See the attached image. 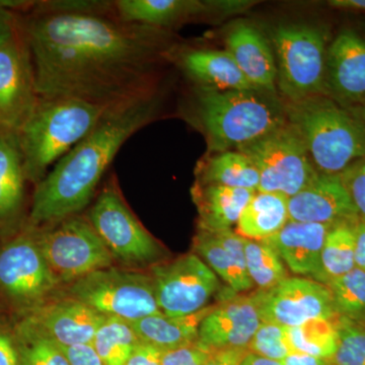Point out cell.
<instances>
[{
    "label": "cell",
    "mask_w": 365,
    "mask_h": 365,
    "mask_svg": "<svg viewBox=\"0 0 365 365\" xmlns=\"http://www.w3.org/2000/svg\"><path fill=\"white\" fill-rule=\"evenodd\" d=\"M328 4L334 9L365 14V0H332Z\"/></svg>",
    "instance_id": "46"
},
{
    "label": "cell",
    "mask_w": 365,
    "mask_h": 365,
    "mask_svg": "<svg viewBox=\"0 0 365 365\" xmlns=\"http://www.w3.org/2000/svg\"><path fill=\"white\" fill-rule=\"evenodd\" d=\"M19 30V14L0 9V47L13 39Z\"/></svg>",
    "instance_id": "41"
},
{
    "label": "cell",
    "mask_w": 365,
    "mask_h": 365,
    "mask_svg": "<svg viewBox=\"0 0 365 365\" xmlns=\"http://www.w3.org/2000/svg\"><path fill=\"white\" fill-rule=\"evenodd\" d=\"M256 192L196 182L192 193L198 209L199 230L207 232L232 230Z\"/></svg>",
    "instance_id": "24"
},
{
    "label": "cell",
    "mask_w": 365,
    "mask_h": 365,
    "mask_svg": "<svg viewBox=\"0 0 365 365\" xmlns=\"http://www.w3.org/2000/svg\"><path fill=\"white\" fill-rule=\"evenodd\" d=\"M212 307L189 316L173 317L160 313L132 322L139 340L163 352L193 344L198 341L199 327Z\"/></svg>",
    "instance_id": "25"
},
{
    "label": "cell",
    "mask_w": 365,
    "mask_h": 365,
    "mask_svg": "<svg viewBox=\"0 0 365 365\" xmlns=\"http://www.w3.org/2000/svg\"><path fill=\"white\" fill-rule=\"evenodd\" d=\"M227 51L253 88L277 95L275 55L255 26L237 24L227 37Z\"/></svg>",
    "instance_id": "21"
},
{
    "label": "cell",
    "mask_w": 365,
    "mask_h": 365,
    "mask_svg": "<svg viewBox=\"0 0 365 365\" xmlns=\"http://www.w3.org/2000/svg\"><path fill=\"white\" fill-rule=\"evenodd\" d=\"M241 365H281L279 361L264 359V357L259 356V355L254 354V353L248 352L246 355Z\"/></svg>",
    "instance_id": "47"
},
{
    "label": "cell",
    "mask_w": 365,
    "mask_h": 365,
    "mask_svg": "<svg viewBox=\"0 0 365 365\" xmlns=\"http://www.w3.org/2000/svg\"><path fill=\"white\" fill-rule=\"evenodd\" d=\"M158 111L155 96L108 110L97 126L36 185L30 225L39 228L78 215L91 202L101 180L132 135Z\"/></svg>",
    "instance_id": "2"
},
{
    "label": "cell",
    "mask_w": 365,
    "mask_h": 365,
    "mask_svg": "<svg viewBox=\"0 0 365 365\" xmlns=\"http://www.w3.org/2000/svg\"><path fill=\"white\" fill-rule=\"evenodd\" d=\"M245 251L250 279L258 290L272 288L289 277L284 262L265 241L246 239Z\"/></svg>",
    "instance_id": "34"
},
{
    "label": "cell",
    "mask_w": 365,
    "mask_h": 365,
    "mask_svg": "<svg viewBox=\"0 0 365 365\" xmlns=\"http://www.w3.org/2000/svg\"><path fill=\"white\" fill-rule=\"evenodd\" d=\"M253 162L260 176L258 191L289 197L319 176L304 140L289 123L239 150Z\"/></svg>",
    "instance_id": "7"
},
{
    "label": "cell",
    "mask_w": 365,
    "mask_h": 365,
    "mask_svg": "<svg viewBox=\"0 0 365 365\" xmlns=\"http://www.w3.org/2000/svg\"><path fill=\"white\" fill-rule=\"evenodd\" d=\"M338 316L365 328V272L352 269L327 283Z\"/></svg>",
    "instance_id": "33"
},
{
    "label": "cell",
    "mask_w": 365,
    "mask_h": 365,
    "mask_svg": "<svg viewBox=\"0 0 365 365\" xmlns=\"http://www.w3.org/2000/svg\"><path fill=\"white\" fill-rule=\"evenodd\" d=\"M39 98L32 58L20 29L0 47V131L18 134Z\"/></svg>",
    "instance_id": "14"
},
{
    "label": "cell",
    "mask_w": 365,
    "mask_h": 365,
    "mask_svg": "<svg viewBox=\"0 0 365 365\" xmlns=\"http://www.w3.org/2000/svg\"><path fill=\"white\" fill-rule=\"evenodd\" d=\"M339 344L332 365H365V328L338 317Z\"/></svg>",
    "instance_id": "36"
},
{
    "label": "cell",
    "mask_w": 365,
    "mask_h": 365,
    "mask_svg": "<svg viewBox=\"0 0 365 365\" xmlns=\"http://www.w3.org/2000/svg\"><path fill=\"white\" fill-rule=\"evenodd\" d=\"M262 319L253 295L234 297L212 307L199 327L198 342L216 351L248 349Z\"/></svg>",
    "instance_id": "16"
},
{
    "label": "cell",
    "mask_w": 365,
    "mask_h": 365,
    "mask_svg": "<svg viewBox=\"0 0 365 365\" xmlns=\"http://www.w3.org/2000/svg\"><path fill=\"white\" fill-rule=\"evenodd\" d=\"M59 283L35 235H19L0 251V289L16 304L40 306Z\"/></svg>",
    "instance_id": "12"
},
{
    "label": "cell",
    "mask_w": 365,
    "mask_h": 365,
    "mask_svg": "<svg viewBox=\"0 0 365 365\" xmlns=\"http://www.w3.org/2000/svg\"><path fill=\"white\" fill-rule=\"evenodd\" d=\"M284 104L288 123L299 132L319 174H342L365 158V112L325 95Z\"/></svg>",
    "instance_id": "4"
},
{
    "label": "cell",
    "mask_w": 365,
    "mask_h": 365,
    "mask_svg": "<svg viewBox=\"0 0 365 365\" xmlns=\"http://www.w3.org/2000/svg\"><path fill=\"white\" fill-rule=\"evenodd\" d=\"M357 220L337 223L329 230L322 251L321 268L314 280L326 285L355 268L354 225Z\"/></svg>",
    "instance_id": "29"
},
{
    "label": "cell",
    "mask_w": 365,
    "mask_h": 365,
    "mask_svg": "<svg viewBox=\"0 0 365 365\" xmlns=\"http://www.w3.org/2000/svg\"><path fill=\"white\" fill-rule=\"evenodd\" d=\"M249 350L244 348L213 351L205 365H241Z\"/></svg>",
    "instance_id": "42"
},
{
    "label": "cell",
    "mask_w": 365,
    "mask_h": 365,
    "mask_svg": "<svg viewBox=\"0 0 365 365\" xmlns=\"http://www.w3.org/2000/svg\"><path fill=\"white\" fill-rule=\"evenodd\" d=\"M139 341L130 322L107 317L91 345L104 365H125Z\"/></svg>",
    "instance_id": "31"
},
{
    "label": "cell",
    "mask_w": 365,
    "mask_h": 365,
    "mask_svg": "<svg viewBox=\"0 0 365 365\" xmlns=\"http://www.w3.org/2000/svg\"><path fill=\"white\" fill-rule=\"evenodd\" d=\"M111 108L74 98L40 97L33 114L16 134L26 181L39 184Z\"/></svg>",
    "instance_id": "5"
},
{
    "label": "cell",
    "mask_w": 365,
    "mask_h": 365,
    "mask_svg": "<svg viewBox=\"0 0 365 365\" xmlns=\"http://www.w3.org/2000/svg\"><path fill=\"white\" fill-rule=\"evenodd\" d=\"M276 88L283 102L326 96L327 35L307 24L277 26L272 34Z\"/></svg>",
    "instance_id": "6"
},
{
    "label": "cell",
    "mask_w": 365,
    "mask_h": 365,
    "mask_svg": "<svg viewBox=\"0 0 365 365\" xmlns=\"http://www.w3.org/2000/svg\"><path fill=\"white\" fill-rule=\"evenodd\" d=\"M88 220L113 258L144 265L160 257L158 242L137 220L114 185L101 192Z\"/></svg>",
    "instance_id": "10"
},
{
    "label": "cell",
    "mask_w": 365,
    "mask_h": 365,
    "mask_svg": "<svg viewBox=\"0 0 365 365\" xmlns=\"http://www.w3.org/2000/svg\"><path fill=\"white\" fill-rule=\"evenodd\" d=\"M354 235L355 268H359L365 272V222L359 218L354 225Z\"/></svg>",
    "instance_id": "44"
},
{
    "label": "cell",
    "mask_w": 365,
    "mask_h": 365,
    "mask_svg": "<svg viewBox=\"0 0 365 365\" xmlns=\"http://www.w3.org/2000/svg\"><path fill=\"white\" fill-rule=\"evenodd\" d=\"M39 97L115 107L153 97L168 34L118 19L113 1L36 2L19 14Z\"/></svg>",
    "instance_id": "1"
},
{
    "label": "cell",
    "mask_w": 365,
    "mask_h": 365,
    "mask_svg": "<svg viewBox=\"0 0 365 365\" xmlns=\"http://www.w3.org/2000/svg\"><path fill=\"white\" fill-rule=\"evenodd\" d=\"M359 220L365 222V158L352 163L340 174Z\"/></svg>",
    "instance_id": "37"
},
{
    "label": "cell",
    "mask_w": 365,
    "mask_h": 365,
    "mask_svg": "<svg viewBox=\"0 0 365 365\" xmlns=\"http://www.w3.org/2000/svg\"><path fill=\"white\" fill-rule=\"evenodd\" d=\"M71 297L106 317L132 322L162 313L150 275L106 268L71 283Z\"/></svg>",
    "instance_id": "8"
},
{
    "label": "cell",
    "mask_w": 365,
    "mask_h": 365,
    "mask_svg": "<svg viewBox=\"0 0 365 365\" xmlns=\"http://www.w3.org/2000/svg\"><path fill=\"white\" fill-rule=\"evenodd\" d=\"M248 350L264 359L275 361H281L290 353L295 352L290 344L287 327L269 322H262L249 344Z\"/></svg>",
    "instance_id": "35"
},
{
    "label": "cell",
    "mask_w": 365,
    "mask_h": 365,
    "mask_svg": "<svg viewBox=\"0 0 365 365\" xmlns=\"http://www.w3.org/2000/svg\"><path fill=\"white\" fill-rule=\"evenodd\" d=\"M20 365H69L63 348L28 319L14 336Z\"/></svg>",
    "instance_id": "30"
},
{
    "label": "cell",
    "mask_w": 365,
    "mask_h": 365,
    "mask_svg": "<svg viewBox=\"0 0 365 365\" xmlns=\"http://www.w3.org/2000/svg\"><path fill=\"white\" fill-rule=\"evenodd\" d=\"M288 197L256 192L242 210L235 232L244 239L265 241L288 222Z\"/></svg>",
    "instance_id": "26"
},
{
    "label": "cell",
    "mask_w": 365,
    "mask_h": 365,
    "mask_svg": "<svg viewBox=\"0 0 365 365\" xmlns=\"http://www.w3.org/2000/svg\"><path fill=\"white\" fill-rule=\"evenodd\" d=\"M0 365H20L14 337L0 330Z\"/></svg>",
    "instance_id": "43"
},
{
    "label": "cell",
    "mask_w": 365,
    "mask_h": 365,
    "mask_svg": "<svg viewBox=\"0 0 365 365\" xmlns=\"http://www.w3.org/2000/svg\"><path fill=\"white\" fill-rule=\"evenodd\" d=\"M62 348L66 353L69 365H104L91 344Z\"/></svg>",
    "instance_id": "39"
},
{
    "label": "cell",
    "mask_w": 365,
    "mask_h": 365,
    "mask_svg": "<svg viewBox=\"0 0 365 365\" xmlns=\"http://www.w3.org/2000/svg\"><path fill=\"white\" fill-rule=\"evenodd\" d=\"M288 218L290 222L337 225L357 220L359 215L340 175L319 174L288 198Z\"/></svg>",
    "instance_id": "17"
},
{
    "label": "cell",
    "mask_w": 365,
    "mask_h": 365,
    "mask_svg": "<svg viewBox=\"0 0 365 365\" xmlns=\"http://www.w3.org/2000/svg\"><path fill=\"white\" fill-rule=\"evenodd\" d=\"M26 181L18 135L0 131V222L20 212Z\"/></svg>",
    "instance_id": "28"
},
{
    "label": "cell",
    "mask_w": 365,
    "mask_h": 365,
    "mask_svg": "<svg viewBox=\"0 0 365 365\" xmlns=\"http://www.w3.org/2000/svg\"><path fill=\"white\" fill-rule=\"evenodd\" d=\"M150 276L158 306L167 316L202 311L220 287L217 275L195 253L155 266Z\"/></svg>",
    "instance_id": "11"
},
{
    "label": "cell",
    "mask_w": 365,
    "mask_h": 365,
    "mask_svg": "<svg viewBox=\"0 0 365 365\" xmlns=\"http://www.w3.org/2000/svg\"><path fill=\"white\" fill-rule=\"evenodd\" d=\"M191 108L190 119L205 135L209 155L239 150L288 122L284 102L261 90L197 86Z\"/></svg>",
    "instance_id": "3"
},
{
    "label": "cell",
    "mask_w": 365,
    "mask_h": 365,
    "mask_svg": "<svg viewBox=\"0 0 365 365\" xmlns=\"http://www.w3.org/2000/svg\"><path fill=\"white\" fill-rule=\"evenodd\" d=\"M163 353L155 346L139 341L125 365H160Z\"/></svg>",
    "instance_id": "40"
},
{
    "label": "cell",
    "mask_w": 365,
    "mask_h": 365,
    "mask_svg": "<svg viewBox=\"0 0 365 365\" xmlns=\"http://www.w3.org/2000/svg\"><path fill=\"white\" fill-rule=\"evenodd\" d=\"M246 239L234 230L207 232L199 230L194 239L193 248L230 289L244 292L254 287L247 271Z\"/></svg>",
    "instance_id": "19"
},
{
    "label": "cell",
    "mask_w": 365,
    "mask_h": 365,
    "mask_svg": "<svg viewBox=\"0 0 365 365\" xmlns=\"http://www.w3.org/2000/svg\"><path fill=\"white\" fill-rule=\"evenodd\" d=\"M337 319H312L302 325L287 328L294 351L331 361L339 344Z\"/></svg>",
    "instance_id": "32"
},
{
    "label": "cell",
    "mask_w": 365,
    "mask_h": 365,
    "mask_svg": "<svg viewBox=\"0 0 365 365\" xmlns=\"http://www.w3.org/2000/svg\"><path fill=\"white\" fill-rule=\"evenodd\" d=\"M35 239L60 283L111 267L114 259L88 218L78 215L43 227Z\"/></svg>",
    "instance_id": "9"
},
{
    "label": "cell",
    "mask_w": 365,
    "mask_h": 365,
    "mask_svg": "<svg viewBox=\"0 0 365 365\" xmlns=\"http://www.w3.org/2000/svg\"><path fill=\"white\" fill-rule=\"evenodd\" d=\"M281 365H332L330 360L319 359L302 352H292L281 360Z\"/></svg>",
    "instance_id": "45"
},
{
    "label": "cell",
    "mask_w": 365,
    "mask_h": 365,
    "mask_svg": "<svg viewBox=\"0 0 365 365\" xmlns=\"http://www.w3.org/2000/svg\"><path fill=\"white\" fill-rule=\"evenodd\" d=\"M175 61L198 86L222 91L257 90L227 50H185L177 53Z\"/></svg>",
    "instance_id": "23"
},
{
    "label": "cell",
    "mask_w": 365,
    "mask_h": 365,
    "mask_svg": "<svg viewBox=\"0 0 365 365\" xmlns=\"http://www.w3.org/2000/svg\"><path fill=\"white\" fill-rule=\"evenodd\" d=\"M326 96L347 107L365 103V35L345 29L327 50Z\"/></svg>",
    "instance_id": "15"
},
{
    "label": "cell",
    "mask_w": 365,
    "mask_h": 365,
    "mask_svg": "<svg viewBox=\"0 0 365 365\" xmlns=\"http://www.w3.org/2000/svg\"><path fill=\"white\" fill-rule=\"evenodd\" d=\"M213 350L197 342L163 353L160 365H205Z\"/></svg>",
    "instance_id": "38"
},
{
    "label": "cell",
    "mask_w": 365,
    "mask_h": 365,
    "mask_svg": "<svg viewBox=\"0 0 365 365\" xmlns=\"http://www.w3.org/2000/svg\"><path fill=\"white\" fill-rule=\"evenodd\" d=\"M258 191L260 176L253 162L239 150L212 153L197 168V182Z\"/></svg>",
    "instance_id": "27"
},
{
    "label": "cell",
    "mask_w": 365,
    "mask_h": 365,
    "mask_svg": "<svg viewBox=\"0 0 365 365\" xmlns=\"http://www.w3.org/2000/svg\"><path fill=\"white\" fill-rule=\"evenodd\" d=\"M335 225L288 220L277 234L265 240L295 275L314 280L321 268V256L329 230Z\"/></svg>",
    "instance_id": "20"
},
{
    "label": "cell",
    "mask_w": 365,
    "mask_h": 365,
    "mask_svg": "<svg viewBox=\"0 0 365 365\" xmlns=\"http://www.w3.org/2000/svg\"><path fill=\"white\" fill-rule=\"evenodd\" d=\"M113 9L126 23L165 30L204 14L217 13V2L197 0H117Z\"/></svg>",
    "instance_id": "22"
},
{
    "label": "cell",
    "mask_w": 365,
    "mask_h": 365,
    "mask_svg": "<svg viewBox=\"0 0 365 365\" xmlns=\"http://www.w3.org/2000/svg\"><path fill=\"white\" fill-rule=\"evenodd\" d=\"M253 297L262 322L287 328L312 319H337L330 290L312 278L287 277L266 290H257Z\"/></svg>",
    "instance_id": "13"
},
{
    "label": "cell",
    "mask_w": 365,
    "mask_h": 365,
    "mask_svg": "<svg viewBox=\"0 0 365 365\" xmlns=\"http://www.w3.org/2000/svg\"><path fill=\"white\" fill-rule=\"evenodd\" d=\"M106 318L83 302L68 297L34 307L26 319L60 346L69 347L91 344Z\"/></svg>",
    "instance_id": "18"
}]
</instances>
